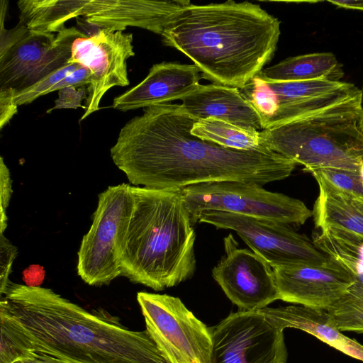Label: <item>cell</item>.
<instances>
[{"label":"cell","mask_w":363,"mask_h":363,"mask_svg":"<svg viewBox=\"0 0 363 363\" xmlns=\"http://www.w3.org/2000/svg\"><path fill=\"white\" fill-rule=\"evenodd\" d=\"M326 311L341 332L363 333V286L354 282Z\"/></svg>","instance_id":"obj_23"},{"label":"cell","mask_w":363,"mask_h":363,"mask_svg":"<svg viewBox=\"0 0 363 363\" xmlns=\"http://www.w3.org/2000/svg\"><path fill=\"white\" fill-rule=\"evenodd\" d=\"M132 191L121 276L155 291L191 279L196 269V233L181 189L132 186Z\"/></svg>","instance_id":"obj_4"},{"label":"cell","mask_w":363,"mask_h":363,"mask_svg":"<svg viewBox=\"0 0 363 363\" xmlns=\"http://www.w3.org/2000/svg\"><path fill=\"white\" fill-rule=\"evenodd\" d=\"M362 92L315 114L259 131L261 145L303 170L358 171L363 161Z\"/></svg>","instance_id":"obj_5"},{"label":"cell","mask_w":363,"mask_h":363,"mask_svg":"<svg viewBox=\"0 0 363 363\" xmlns=\"http://www.w3.org/2000/svg\"><path fill=\"white\" fill-rule=\"evenodd\" d=\"M186 0H38L33 9L35 26L43 33H58L69 20L83 16L99 29L123 31L128 26L160 35Z\"/></svg>","instance_id":"obj_6"},{"label":"cell","mask_w":363,"mask_h":363,"mask_svg":"<svg viewBox=\"0 0 363 363\" xmlns=\"http://www.w3.org/2000/svg\"><path fill=\"white\" fill-rule=\"evenodd\" d=\"M13 363H64L58 359L46 355L31 354Z\"/></svg>","instance_id":"obj_32"},{"label":"cell","mask_w":363,"mask_h":363,"mask_svg":"<svg viewBox=\"0 0 363 363\" xmlns=\"http://www.w3.org/2000/svg\"><path fill=\"white\" fill-rule=\"evenodd\" d=\"M192 225L206 210L229 212L265 218L289 225H303L313 212L297 199L269 191L262 185L238 181H220L181 189Z\"/></svg>","instance_id":"obj_9"},{"label":"cell","mask_w":363,"mask_h":363,"mask_svg":"<svg viewBox=\"0 0 363 363\" xmlns=\"http://www.w3.org/2000/svg\"><path fill=\"white\" fill-rule=\"evenodd\" d=\"M132 186H110L99 195L92 224L78 251L77 271L87 284H108L121 276L123 241L132 214Z\"/></svg>","instance_id":"obj_8"},{"label":"cell","mask_w":363,"mask_h":363,"mask_svg":"<svg viewBox=\"0 0 363 363\" xmlns=\"http://www.w3.org/2000/svg\"><path fill=\"white\" fill-rule=\"evenodd\" d=\"M15 94L11 90L0 89V129L1 130L18 112L14 101Z\"/></svg>","instance_id":"obj_31"},{"label":"cell","mask_w":363,"mask_h":363,"mask_svg":"<svg viewBox=\"0 0 363 363\" xmlns=\"http://www.w3.org/2000/svg\"><path fill=\"white\" fill-rule=\"evenodd\" d=\"M272 269L279 300L315 309L328 310L355 282L347 271L331 259L322 266L294 265Z\"/></svg>","instance_id":"obj_15"},{"label":"cell","mask_w":363,"mask_h":363,"mask_svg":"<svg viewBox=\"0 0 363 363\" xmlns=\"http://www.w3.org/2000/svg\"><path fill=\"white\" fill-rule=\"evenodd\" d=\"M336 187L363 199V186L358 171H350L335 168H323L313 169Z\"/></svg>","instance_id":"obj_27"},{"label":"cell","mask_w":363,"mask_h":363,"mask_svg":"<svg viewBox=\"0 0 363 363\" xmlns=\"http://www.w3.org/2000/svg\"><path fill=\"white\" fill-rule=\"evenodd\" d=\"M197 121L181 104L144 108L121 129L112 160L132 184L158 189L220 181L262 186L287 178L297 164L264 147L240 150L202 140L191 133Z\"/></svg>","instance_id":"obj_1"},{"label":"cell","mask_w":363,"mask_h":363,"mask_svg":"<svg viewBox=\"0 0 363 363\" xmlns=\"http://www.w3.org/2000/svg\"><path fill=\"white\" fill-rule=\"evenodd\" d=\"M211 329L208 363H286L283 330L258 311H239Z\"/></svg>","instance_id":"obj_12"},{"label":"cell","mask_w":363,"mask_h":363,"mask_svg":"<svg viewBox=\"0 0 363 363\" xmlns=\"http://www.w3.org/2000/svg\"><path fill=\"white\" fill-rule=\"evenodd\" d=\"M200 72L194 64H155L141 82L115 97L112 106L127 111L181 100L199 84Z\"/></svg>","instance_id":"obj_16"},{"label":"cell","mask_w":363,"mask_h":363,"mask_svg":"<svg viewBox=\"0 0 363 363\" xmlns=\"http://www.w3.org/2000/svg\"><path fill=\"white\" fill-rule=\"evenodd\" d=\"M358 173H359V178H360V181H361V183H362V185L363 186V161L362 162L359 167V169H358Z\"/></svg>","instance_id":"obj_34"},{"label":"cell","mask_w":363,"mask_h":363,"mask_svg":"<svg viewBox=\"0 0 363 363\" xmlns=\"http://www.w3.org/2000/svg\"><path fill=\"white\" fill-rule=\"evenodd\" d=\"M137 301L146 330L168 363H208L211 333L182 303L167 294L140 291Z\"/></svg>","instance_id":"obj_11"},{"label":"cell","mask_w":363,"mask_h":363,"mask_svg":"<svg viewBox=\"0 0 363 363\" xmlns=\"http://www.w3.org/2000/svg\"><path fill=\"white\" fill-rule=\"evenodd\" d=\"M243 97L252 106L260 117L262 130L278 109L276 96L268 84L258 75L239 89Z\"/></svg>","instance_id":"obj_25"},{"label":"cell","mask_w":363,"mask_h":363,"mask_svg":"<svg viewBox=\"0 0 363 363\" xmlns=\"http://www.w3.org/2000/svg\"><path fill=\"white\" fill-rule=\"evenodd\" d=\"M12 194L11 179L10 172L1 157L0 162V230L3 233L7 226L6 209Z\"/></svg>","instance_id":"obj_29"},{"label":"cell","mask_w":363,"mask_h":363,"mask_svg":"<svg viewBox=\"0 0 363 363\" xmlns=\"http://www.w3.org/2000/svg\"><path fill=\"white\" fill-rule=\"evenodd\" d=\"M313 242L363 286V237L330 228L315 233Z\"/></svg>","instance_id":"obj_21"},{"label":"cell","mask_w":363,"mask_h":363,"mask_svg":"<svg viewBox=\"0 0 363 363\" xmlns=\"http://www.w3.org/2000/svg\"><path fill=\"white\" fill-rule=\"evenodd\" d=\"M8 1H1L0 89L15 96L68 63L74 41L86 35L74 27L57 35L29 30L23 23L4 26Z\"/></svg>","instance_id":"obj_7"},{"label":"cell","mask_w":363,"mask_h":363,"mask_svg":"<svg viewBox=\"0 0 363 363\" xmlns=\"http://www.w3.org/2000/svg\"><path fill=\"white\" fill-rule=\"evenodd\" d=\"M270 323L284 330L292 328L303 330L344 354L363 362V345L342 334L325 310L303 306L257 310Z\"/></svg>","instance_id":"obj_18"},{"label":"cell","mask_w":363,"mask_h":363,"mask_svg":"<svg viewBox=\"0 0 363 363\" xmlns=\"http://www.w3.org/2000/svg\"><path fill=\"white\" fill-rule=\"evenodd\" d=\"M181 101L182 106L197 120L214 118L243 128L262 130L259 116L238 88L199 84Z\"/></svg>","instance_id":"obj_17"},{"label":"cell","mask_w":363,"mask_h":363,"mask_svg":"<svg viewBox=\"0 0 363 363\" xmlns=\"http://www.w3.org/2000/svg\"><path fill=\"white\" fill-rule=\"evenodd\" d=\"M199 222L236 232L252 251L272 269L294 265L322 266L330 261L312 240L287 223L213 210L203 211Z\"/></svg>","instance_id":"obj_10"},{"label":"cell","mask_w":363,"mask_h":363,"mask_svg":"<svg viewBox=\"0 0 363 363\" xmlns=\"http://www.w3.org/2000/svg\"><path fill=\"white\" fill-rule=\"evenodd\" d=\"M360 126H361V128H362V129L363 130V116H362V118L361 121H360Z\"/></svg>","instance_id":"obj_35"},{"label":"cell","mask_w":363,"mask_h":363,"mask_svg":"<svg viewBox=\"0 0 363 363\" xmlns=\"http://www.w3.org/2000/svg\"><path fill=\"white\" fill-rule=\"evenodd\" d=\"M328 2L339 8L363 11L362 0L328 1Z\"/></svg>","instance_id":"obj_33"},{"label":"cell","mask_w":363,"mask_h":363,"mask_svg":"<svg viewBox=\"0 0 363 363\" xmlns=\"http://www.w3.org/2000/svg\"><path fill=\"white\" fill-rule=\"evenodd\" d=\"M319 186L313 216L316 228H333L363 237V199L336 187L315 172Z\"/></svg>","instance_id":"obj_19"},{"label":"cell","mask_w":363,"mask_h":363,"mask_svg":"<svg viewBox=\"0 0 363 363\" xmlns=\"http://www.w3.org/2000/svg\"><path fill=\"white\" fill-rule=\"evenodd\" d=\"M280 21L249 1L189 4L170 20L162 40L190 58L201 77L240 89L273 58Z\"/></svg>","instance_id":"obj_3"},{"label":"cell","mask_w":363,"mask_h":363,"mask_svg":"<svg viewBox=\"0 0 363 363\" xmlns=\"http://www.w3.org/2000/svg\"><path fill=\"white\" fill-rule=\"evenodd\" d=\"M71 51L68 62H77L90 72L82 121L99 110L101 99L111 88L129 84L126 61L135 55L133 34L99 28L94 34L77 38Z\"/></svg>","instance_id":"obj_13"},{"label":"cell","mask_w":363,"mask_h":363,"mask_svg":"<svg viewBox=\"0 0 363 363\" xmlns=\"http://www.w3.org/2000/svg\"><path fill=\"white\" fill-rule=\"evenodd\" d=\"M267 83L276 96L278 108L295 101L326 94L346 84L342 81L325 79Z\"/></svg>","instance_id":"obj_24"},{"label":"cell","mask_w":363,"mask_h":363,"mask_svg":"<svg viewBox=\"0 0 363 363\" xmlns=\"http://www.w3.org/2000/svg\"><path fill=\"white\" fill-rule=\"evenodd\" d=\"M238 247L233 235H228L225 255L212 269L227 297L241 311H257L279 300L272 268L252 250Z\"/></svg>","instance_id":"obj_14"},{"label":"cell","mask_w":363,"mask_h":363,"mask_svg":"<svg viewBox=\"0 0 363 363\" xmlns=\"http://www.w3.org/2000/svg\"><path fill=\"white\" fill-rule=\"evenodd\" d=\"M0 288L5 286L9 281V277L11 272L12 264L17 255V248L4 237L0 236Z\"/></svg>","instance_id":"obj_30"},{"label":"cell","mask_w":363,"mask_h":363,"mask_svg":"<svg viewBox=\"0 0 363 363\" xmlns=\"http://www.w3.org/2000/svg\"><path fill=\"white\" fill-rule=\"evenodd\" d=\"M82 65L77 62H68L59 69L53 72L30 87L21 91L14 96V101L18 106L28 104L40 96L52 92V88L67 75Z\"/></svg>","instance_id":"obj_26"},{"label":"cell","mask_w":363,"mask_h":363,"mask_svg":"<svg viewBox=\"0 0 363 363\" xmlns=\"http://www.w3.org/2000/svg\"><path fill=\"white\" fill-rule=\"evenodd\" d=\"M88 86H70L62 88L58 91V98L55 100V105L48 109L46 113H49L56 109L74 108L82 107V101L87 99Z\"/></svg>","instance_id":"obj_28"},{"label":"cell","mask_w":363,"mask_h":363,"mask_svg":"<svg viewBox=\"0 0 363 363\" xmlns=\"http://www.w3.org/2000/svg\"><path fill=\"white\" fill-rule=\"evenodd\" d=\"M257 75L267 82L315 79L340 82L344 72L332 52H315L289 57L263 69Z\"/></svg>","instance_id":"obj_20"},{"label":"cell","mask_w":363,"mask_h":363,"mask_svg":"<svg viewBox=\"0 0 363 363\" xmlns=\"http://www.w3.org/2000/svg\"><path fill=\"white\" fill-rule=\"evenodd\" d=\"M0 363L31 354L64 363H168L145 329L133 330L102 308L88 311L50 289L0 288Z\"/></svg>","instance_id":"obj_2"},{"label":"cell","mask_w":363,"mask_h":363,"mask_svg":"<svg viewBox=\"0 0 363 363\" xmlns=\"http://www.w3.org/2000/svg\"><path fill=\"white\" fill-rule=\"evenodd\" d=\"M191 133L202 140L231 149L252 150L262 147L259 131L243 128L214 118L198 120L193 125Z\"/></svg>","instance_id":"obj_22"}]
</instances>
